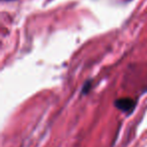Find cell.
Here are the masks:
<instances>
[{
  "label": "cell",
  "instance_id": "7a4b0ae2",
  "mask_svg": "<svg viewBox=\"0 0 147 147\" xmlns=\"http://www.w3.org/2000/svg\"><path fill=\"white\" fill-rule=\"evenodd\" d=\"M91 88H92V81H87V82L84 84V86H83L82 94L83 95L87 94V93H88L89 91L91 90Z\"/></svg>",
  "mask_w": 147,
  "mask_h": 147
},
{
  "label": "cell",
  "instance_id": "6da1fadb",
  "mask_svg": "<svg viewBox=\"0 0 147 147\" xmlns=\"http://www.w3.org/2000/svg\"><path fill=\"white\" fill-rule=\"evenodd\" d=\"M115 106L121 111L124 112H130L134 109L135 107V101L130 98H121L115 101Z\"/></svg>",
  "mask_w": 147,
  "mask_h": 147
},
{
  "label": "cell",
  "instance_id": "3957f363",
  "mask_svg": "<svg viewBox=\"0 0 147 147\" xmlns=\"http://www.w3.org/2000/svg\"><path fill=\"white\" fill-rule=\"evenodd\" d=\"M2 1H13V0H2Z\"/></svg>",
  "mask_w": 147,
  "mask_h": 147
}]
</instances>
